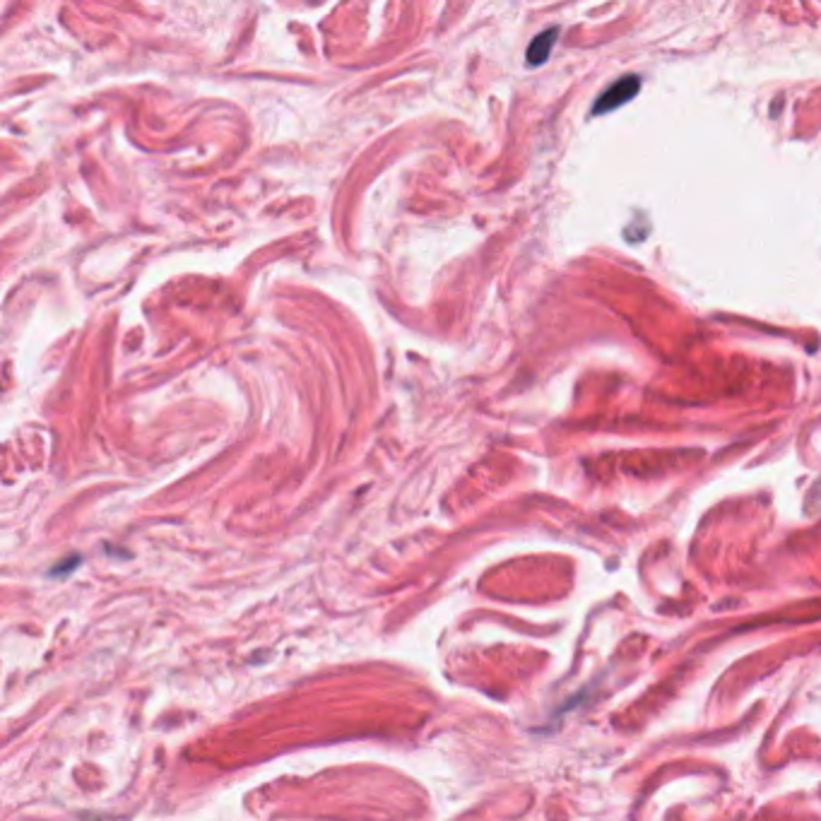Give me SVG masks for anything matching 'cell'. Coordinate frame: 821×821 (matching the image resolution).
I'll return each instance as SVG.
<instances>
[{"instance_id": "obj_1", "label": "cell", "mask_w": 821, "mask_h": 821, "mask_svg": "<svg viewBox=\"0 0 821 821\" xmlns=\"http://www.w3.org/2000/svg\"><path fill=\"white\" fill-rule=\"evenodd\" d=\"M639 87H641V80L636 78V75L617 80L610 90L602 92L598 104H595L593 114H605V111H612V109H617V106L631 102V99L636 97V92H639Z\"/></svg>"}, {"instance_id": "obj_2", "label": "cell", "mask_w": 821, "mask_h": 821, "mask_svg": "<svg viewBox=\"0 0 821 821\" xmlns=\"http://www.w3.org/2000/svg\"><path fill=\"white\" fill-rule=\"evenodd\" d=\"M557 37H559V27H552V29H547V32H542L540 37H537L533 44H530V49H528V63H530V66H540V63L547 61L549 51H552V46H554V41H557Z\"/></svg>"}]
</instances>
